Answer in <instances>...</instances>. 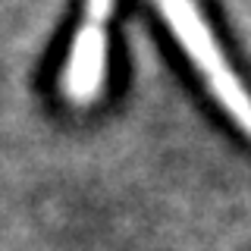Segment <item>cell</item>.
Returning <instances> with one entry per match:
<instances>
[{"instance_id": "2", "label": "cell", "mask_w": 251, "mask_h": 251, "mask_svg": "<svg viewBox=\"0 0 251 251\" xmlns=\"http://www.w3.org/2000/svg\"><path fill=\"white\" fill-rule=\"evenodd\" d=\"M113 78V0H85L57 63V94L69 107H94Z\"/></svg>"}, {"instance_id": "1", "label": "cell", "mask_w": 251, "mask_h": 251, "mask_svg": "<svg viewBox=\"0 0 251 251\" xmlns=\"http://www.w3.org/2000/svg\"><path fill=\"white\" fill-rule=\"evenodd\" d=\"M145 3L157 13L163 31L179 47L185 66L201 82L204 94L251 141V91L232 69L229 57L223 53L204 13H198L195 0H145Z\"/></svg>"}]
</instances>
